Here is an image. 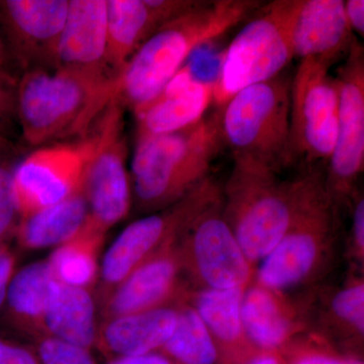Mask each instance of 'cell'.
Returning a JSON list of instances; mask_svg holds the SVG:
<instances>
[{
  "label": "cell",
  "instance_id": "obj_1",
  "mask_svg": "<svg viewBox=\"0 0 364 364\" xmlns=\"http://www.w3.org/2000/svg\"><path fill=\"white\" fill-rule=\"evenodd\" d=\"M262 6L257 0L200 1L150 36L116 78V98L136 111L164 90L193 53L247 20Z\"/></svg>",
  "mask_w": 364,
  "mask_h": 364
},
{
  "label": "cell",
  "instance_id": "obj_2",
  "mask_svg": "<svg viewBox=\"0 0 364 364\" xmlns=\"http://www.w3.org/2000/svg\"><path fill=\"white\" fill-rule=\"evenodd\" d=\"M114 98L116 78L58 69L23 72L18 87L21 136L36 148L82 140Z\"/></svg>",
  "mask_w": 364,
  "mask_h": 364
},
{
  "label": "cell",
  "instance_id": "obj_3",
  "mask_svg": "<svg viewBox=\"0 0 364 364\" xmlns=\"http://www.w3.org/2000/svg\"><path fill=\"white\" fill-rule=\"evenodd\" d=\"M222 147L217 114L176 133L136 139L131 182L138 210L159 212L195 191Z\"/></svg>",
  "mask_w": 364,
  "mask_h": 364
},
{
  "label": "cell",
  "instance_id": "obj_4",
  "mask_svg": "<svg viewBox=\"0 0 364 364\" xmlns=\"http://www.w3.org/2000/svg\"><path fill=\"white\" fill-rule=\"evenodd\" d=\"M222 214L249 262L263 260L284 238L293 217L294 181L253 160L233 157Z\"/></svg>",
  "mask_w": 364,
  "mask_h": 364
},
{
  "label": "cell",
  "instance_id": "obj_5",
  "mask_svg": "<svg viewBox=\"0 0 364 364\" xmlns=\"http://www.w3.org/2000/svg\"><path fill=\"white\" fill-rule=\"evenodd\" d=\"M291 78L282 73L243 88L217 112L223 146L233 157L253 160L274 171L291 166Z\"/></svg>",
  "mask_w": 364,
  "mask_h": 364
},
{
  "label": "cell",
  "instance_id": "obj_6",
  "mask_svg": "<svg viewBox=\"0 0 364 364\" xmlns=\"http://www.w3.org/2000/svg\"><path fill=\"white\" fill-rule=\"evenodd\" d=\"M301 0L262 6L223 54L215 79L214 102L223 107L248 86L277 77L294 59L293 35Z\"/></svg>",
  "mask_w": 364,
  "mask_h": 364
},
{
  "label": "cell",
  "instance_id": "obj_7",
  "mask_svg": "<svg viewBox=\"0 0 364 364\" xmlns=\"http://www.w3.org/2000/svg\"><path fill=\"white\" fill-rule=\"evenodd\" d=\"M335 210L321 165L303 169L294 181L293 217L277 247L263 259L258 282L282 291L309 277L320 261L334 223Z\"/></svg>",
  "mask_w": 364,
  "mask_h": 364
},
{
  "label": "cell",
  "instance_id": "obj_8",
  "mask_svg": "<svg viewBox=\"0 0 364 364\" xmlns=\"http://www.w3.org/2000/svg\"><path fill=\"white\" fill-rule=\"evenodd\" d=\"M220 196L219 189L208 177L174 205L129 225L102 258L95 289L98 309L136 267L167 244L178 240L191 222Z\"/></svg>",
  "mask_w": 364,
  "mask_h": 364
},
{
  "label": "cell",
  "instance_id": "obj_9",
  "mask_svg": "<svg viewBox=\"0 0 364 364\" xmlns=\"http://www.w3.org/2000/svg\"><path fill=\"white\" fill-rule=\"evenodd\" d=\"M124 111L114 98L90 133L92 150L82 191L90 210L87 221L105 234L128 215L133 202Z\"/></svg>",
  "mask_w": 364,
  "mask_h": 364
},
{
  "label": "cell",
  "instance_id": "obj_10",
  "mask_svg": "<svg viewBox=\"0 0 364 364\" xmlns=\"http://www.w3.org/2000/svg\"><path fill=\"white\" fill-rule=\"evenodd\" d=\"M330 68L316 60H299L291 79V165L327 164L331 157L338 128L339 90Z\"/></svg>",
  "mask_w": 364,
  "mask_h": 364
},
{
  "label": "cell",
  "instance_id": "obj_11",
  "mask_svg": "<svg viewBox=\"0 0 364 364\" xmlns=\"http://www.w3.org/2000/svg\"><path fill=\"white\" fill-rule=\"evenodd\" d=\"M339 90L338 128L326 169L333 207L352 195L364 166V51L358 40L335 76Z\"/></svg>",
  "mask_w": 364,
  "mask_h": 364
},
{
  "label": "cell",
  "instance_id": "obj_12",
  "mask_svg": "<svg viewBox=\"0 0 364 364\" xmlns=\"http://www.w3.org/2000/svg\"><path fill=\"white\" fill-rule=\"evenodd\" d=\"M91 150L88 135L38 148L16 165L14 189L21 218L56 205L82 188Z\"/></svg>",
  "mask_w": 364,
  "mask_h": 364
},
{
  "label": "cell",
  "instance_id": "obj_13",
  "mask_svg": "<svg viewBox=\"0 0 364 364\" xmlns=\"http://www.w3.org/2000/svg\"><path fill=\"white\" fill-rule=\"evenodd\" d=\"M179 240L182 265L208 289H244L251 279V263L223 217L221 198L191 222Z\"/></svg>",
  "mask_w": 364,
  "mask_h": 364
},
{
  "label": "cell",
  "instance_id": "obj_14",
  "mask_svg": "<svg viewBox=\"0 0 364 364\" xmlns=\"http://www.w3.org/2000/svg\"><path fill=\"white\" fill-rule=\"evenodd\" d=\"M69 0H0L7 55L23 69H55V55Z\"/></svg>",
  "mask_w": 364,
  "mask_h": 364
},
{
  "label": "cell",
  "instance_id": "obj_15",
  "mask_svg": "<svg viewBox=\"0 0 364 364\" xmlns=\"http://www.w3.org/2000/svg\"><path fill=\"white\" fill-rule=\"evenodd\" d=\"M55 69L116 78L107 62V0H69Z\"/></svg>",
  "mask_w": 364,
  "mask_h": 364
},
{
  "label": "cell",
  "instance_id": "obj_16",
  "mask_svg": "<svg viewBox=\"0 0 364 364\" xmlns=\"http://www.w3.org/2000/svg\"><path fill=\"white\" fill-rule=\"evenodd\" d=\"M196 4L198 0H107V62L114 77L160 26Z\"/></svg>",
  "mask_w": 364,
  "mask_h": 364
},
{
  "label": "cell",
  "instance_id": "obj_17",
  "mask_svg": "<svg viewBox=\"0 0 364 364\" xmlns=\"http://www.w3.org/2000/svg\"><path fill=\"white\" fill-rule=\"evenodd\" d=\"M215 81L196 78L182 67L157 97L134 111L136 139L184 130L205 117L214 102Z\"/></svg>",
  "mask_w": 364,
  "mask_h": 364
},
{
  "label": "cell",
  "instance_id": "obj_18",
  "mask_svg": "<svg viewBox=\"0 0 364 364\" xmlns=\"http://www.w3.org/2000/svg\"><path fill=\"white\" fill-rule=\"evenodd\" d=\"M178 240L158 250L117 287L100 309L102 320L168 306L183 267Z\"/></svg>",
  "mask_w": 364,
  "mask_h": 364
},
{
  "label": "cell",
  "instance_id": "obj_19",
  "mask_svg": "<svg viewBox=\"0 0 364 364\" xmlns=\"http://www.w3.org/2000/svg\"><path fill=\"white\" fill-rule=\"evenodd\" d=\"M356 38L342 0H301L294 23V58L332 67L348 55Z\"/></svg>",
  "mask_w": 364,
  "mask_h": 364
},
{
  "label": "cell",
  "instance_id": "obj_20",
  "mask_svg": "<svg viewBox=\"0 0 364 364\" xmlns=\"http://www.w3.org/2000/svg\"><path fill=\"white\" fill-rule=\"evenodd\" d=\"M177 322V308L164 306L105 318L98 325L95 348L112 359L161 350Z\"/></svg>",
  "mask_w": 364,
  "mask_h": 364
},
{
  "label": "cell",
  "instance_id": "obj_21",
  "mask_svg": "<svg viewBox=\"0 0 364 364\" xmlns=\"http://www.w3.org/2000/svg\"><path fill=\"white\" fill-rule=\"evenodd\" d=\"M56 280L47 260L16 270L2 310V320L30 341L44 336V318Z\"/></svg>",
  "mask_w": 364,
  "mask_h": 364
},
{
  "label": "cell",
  "instance_id": "obj_22",
  "mask_svg": "<svg viewBox=\"0 0 364 364\" xmlns=\"http://www.w3.org/2000/svg\"><path fill=\"white\" fill-rule=\"evenodd\" d=\"M95 291L55 282L44 318V336L90 350L97 338Z\"/></svg>",
  "mask_w": 364,
  "mask_h": 364
},
{
  "label": "cell",
  "instance_id": "obj_23",
  "mask_svg": "<svg viewBox=\"0 0 364 364\" xmlns=\"http://www.w3.org/2000/svg\"><path fill=\"white\" fill-rule=\"evenodd\" d=\"M88 214L87 200L81 188L56 205L21 218L14 238L23 250L58 247L82 229Z\"/></svg>",
  "mask_w": 364,
  "mask_h": 364
},
{
  "label": "cell",
  "instance_id": "obj_24",
  "mask_svg": "<svg viewBox=\"0 0 364 364\" xmlns=\"http://www.w3.org/2000/svg\"><path fill=\"white\" fill-rule=\"evenodd\" d=\"M105 235L86 220L73 238L56 247L46 259L54 279L65 286L95 291Z\"/></svg>",
  "mask_w": 364,
  "mask_h": 364
},
{
  "label": "cell",
  "instance_id": "obj_25",
  "mask_svg": "<svg viewBox=\"0 0 364 364\" xmlns=\"http://www.w3.org/2000/svg\"><path fill=\"white\" fill-rule=\"evenodd\" d=\"M241 318L244 334L267 350L284 344L293 330L291 318L279 299L273 291L261 286L244 291Z\"/></svg>",
  "mask_w": 364,
  "mask_h": 364
},
{
  "label": "cell",
  "instance_id": "obj_26",
  "mask_svg": "<svg viewBox=\"0 0 364 364\" xmlns=\"http://www.w3.org/2000/svg\"><path fill=\"white\" fill-rule=\"evenodd\" d=\"M177 308L176 329L161 348L174 364H214L218 351L212 334L193 306Z\"/></svg>",
  "mask_w": 364,
  "mask_h": 364
},
{
  "label": "cell",
  "instance_id": "obj_27",
  "mask_svg": "<svg viewBox=\"0 0 364 364\" xmlns=\"http://www.w3.org/2000/svg\"><path fill=\"white\" fill-rule=\"evenodd\" d=\"M244 289H207L195 296L193 309L212 336L225 344H234L243 337L241 305Z\"/></svg>",
  "mask_w": 364,
  "mask_h": 364
},
{
  "label": "cell",
  "instance_id": "obj_28",
  "mask_svg": "<svg viewBox=\"0 0 364 364\" xmlns=\"http://www.w3.org/2000/svg\"><path fill=\"white\" fill-rule=\"evenodd\" d=\"M14 155L0 158V245L14 238L21 220L14 189Z\"/></svg>",
  "mask_w": 364,
  "mask_h": 364
},
{
  "label": "cell",
  "instance_id": "obj_29",
  "mask_svg": "<svg viewBox=\"0 0 364 364\" xmlns=\"http://www.w3.org/2000/svg\"><path fill=\"white\" fill-rule=\"evenodd\" d=\"M30 344L41 364H97L90 350L60 340L41 337Z\"/></svg>",
  "mask_w": 364,
  "mask_h": 364
},
{
  "label": "cell",
  "instance_id": "obj_30",
  "mask_svg": "<svg viewBox=\"0 0 364 364\" xmlns=\"http://www.w3.org/2000/svg\"><path fill=\"white\" fill-rule=\"evenodd\" d=\"M18 87V79L0 67V136L11 143L21 136Z\"/></svg>",
  "mask_w": 364,
  "mask_h": 364
},
{
  "label": "cell",
  "instance_id": "obj_31",
  "mask_svg": "<svg viewBox=\"0 0 364 364\" xmlns=\"http://www.w3.org/2000/svg\"><path fill=\"white\" fill-rule=\"evenodd\" d=\"M337 317L353 326L359 333L364 331V286L363 282L339 291L332 301Z\"/></svg>",
  "mask_w": 364,
  "mask_h": 364
},
{
  "label": "cell",
  "instance_id": "obj_32",
  "mask_svg": "<svg viewBox=\"0 0 364 364\" xmlns=\"http://www.w3.org/2000/svg\"><path fill=\"white\" fill-rule=\"evenodd\" d=\"M0 364H41L32 345L0 336Z\"/></svg>",
  "mask_w": 364,
  "mask_h": 364
},
{
  "label": "cell",
  "instance_id": "obj_33",
  "mask_svg": "<svg viewBox=\"0 0 364 364\" xmlns=\"http://www.w3.org/2000/svg\"><path fill=\"white\" fill-rule=\"evenodd\" d=\"M18 265V256L9 243L0 245V313L6 304L7 291Z\"/></svg>",
  "mask_w": 364,
  "mask_h": 364
},
{
  "label": "cell",
  "instance_id": "obj_34",
  "mask_svg": "<svg viewBox=\"0 0 364 364\" xmlns=\"http://www.w3.org/2000/svg\"><path fill=\"white\" fill-rule=\"evenodd\" d=\"M345 14L352 33L359 37L364 36V1L363 0H348L344 1Z\"/></svg>",
  "mask_w": 364,
  "mask_h": 364
},
{
  "label": "cell",
  "instance_id": "obj_35",
  "mask_svg": "<svg viewBox=\"0 0 364 364\" xmlns=\"http://www.w3.org/2000/svg\"><path fill=\"white\" fill-rule=\"evenodd\" d=\"M353 205V240L359 252L363 255L364 250V200L363 196H356Z\"/></svg>",
  "mask_w": 364,
  "mask_h": 364
},
{
  "label": "cell",
  "instance_id": "obj_36",
  "mask_svg": "<svg viewBox=\"0 0 364 364\" xmlns=\"http://www.w3.org/2000/svg\"><path fill=\"white\" fill-rule=\"evenodd\" d=\"M109 364H174L162 353L145 354V355L129 356L112 359Z\"/></svg>",
  "mask_w": 364,
  "mask_h": 364
},
{
  "label": "cell",
  "instance_id": "obj_37",
  "mask_svg": "<svg viewBox=\"0 0 364 364\" xmlns=\"http://www.w3.org/2000/svg\"><path fill=\"white\" fill-rule=\"evenodd\" d=\"M294 364H346V361L325 354H311L299 358Z\"/></svg>",
  "mask_w": 364,
  "mask_h": 364
},
{
  "label": "cell",
  "instance_id": "obj_38",
  "mask_svg": "<svg viewBox=\"0 0 364 364\" xmlns=\"http://www.w3.org/2000/svg\"><path fill=\"white\" fill-rule=\"evenodd\" d=\"M246 364H282L280 363L279 358L272 354H262V355L257 356L253 358L252 360L248 361Z\"/></svg>",
  "mask_w": 364,
  "mask_h": 364
},
{
  "label": "cell",
  "instance_id": "obj_39",
  "mask_svg": "<svg viewBox=\"0 0 364 364\" xmlns=\"http://www.w3.org/2000/svg\"><path fill=\"white\" fill-rule=\"evenodd\" d=\"M16 153L14 143L9 142L6 139L0 136V158L11 156Z\"/></svg>",
  "mask_w": 364,
  "mask_h": 364
},
{
  "label": "cell",
  "instance_id": "obj_40",
  "mask_svg": "<svg viewBox=\"0 0 364 364\" xmlns=\"http://www.w3.org/2000/svg\"><path fill=\"white\" fill-rule=\"evenodd\" d=\"M7 59H9V55H7L6 45H4L1 33H0V67H1V68H4Z\"/></svg>",
  "mask_w": 364,
  "mask_h": 364
},
{
  "label": "cell",
  "instance_id": "obj_41",
  "mask_svg": "<svg viewBox=\"0 0 364 364\" xmlns=\"http://www.w3.org/2000/svg\"><path fill=\"white\" fill-rule=\"evenodd\" d=\"M346 364H363L358 360H354V359H351V360L346 361Z\"/></svg>",
  "mask_w": 364,
  "mask_h": 364
}]
</instances>
